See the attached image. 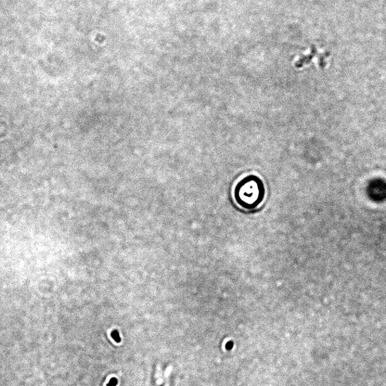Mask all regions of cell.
Instances as JSON below:
<instances>
[{
  "instance_id": "cell-2",
  "label": "cell",
  "mask_w": 386,
  "mask_h": 386,
  "mask_svg": "<svg viewBox=\"0 0 386 386\" xmlns=\"http://www.w3.org/2000/svg\"><path fill=\"white\" fill-rule=\"evenodd\" d=\"M111 336H112L113 339L115 342H117V343H120L121 342V338H120V334H119V333H118V330H114L111 333Z\"/></svg>"
},
{
  "instance_id": "cell-1",
  "label": "cell",
  "mask_w": 386,
  "mask_h": 386,
  "mask_svg": "<svg viewBox=\"0 0 386 386\" xmlns=\"http://www.w3.org/2000/svg\"><path fill=\"white\" fill-rule=\"evenodd\" d=\"M171 367L166 369L165 372L162 367L157 365L152 380V386H171Z\"/></svg>"
},
{
  "instance_id": "cell-3",
  "label": "cell",
  "mask_w": 386,
  "mask_h": 386,
  "mask_svg": "<svg viewBox=\"0 0 386 386\" xmlns=\"http://www.w3.org/2000/svg\"><path fill=\"white\" fill-rule=\"evenodd\" d=\"M118 384V380L115 378H112L110 381L109 382L108 386H117Z\"/></svg>"
}]
</instances>
